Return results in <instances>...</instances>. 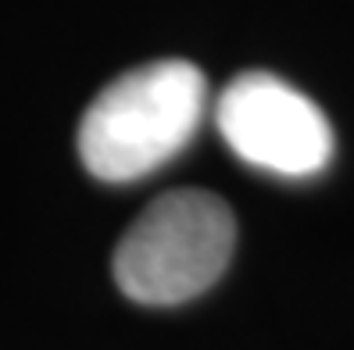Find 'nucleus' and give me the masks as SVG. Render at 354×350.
I'll return each mask as SVG.
<instances>
[{"mask_svg":"<svg viewBox=\"0 0 354 350\" xmlns=\"http://www.w3.org/2000/svg\"><path fill=\"white\" fill-rule=\"evenodd\" d=\"M207 79L165 57L108 82L79 121V157L100 182H133L172 161L204 121Z\"/></svg>","mask_w":354,"mask_h":350,"instance_id":"1","label":"nucleus"},{"mask_svg":"<svg viewBox=\"0 0 354 350\" xmlns=\"http://www.w3.org/2000/svg\"><path fill=\"white\" fill-rule=\"evenodd\" d=\"M236 218L207 190H176L147 204L115 246V282L136 304L169 307L201 297L225 272Z\"/></svg>","mask_w":354,"mask_h":350,"instance_id":"2","label":"nucleus"},{"mask_svg":"<svg viewBox=\"0 0 354 350\" xmlns=\"http://www.w3.org/2000/svg\"><path fill=\"white\" fill-rule=\"evenodd\" d=\"M215 126L240 161L283 179L319 175L333 157V126L322 108L268 72L229 82L215 100Z\"/></svg>","mask_w":354,"mask_h":350,"instance_id":"3","label":"nucleus"}]
</instances>
